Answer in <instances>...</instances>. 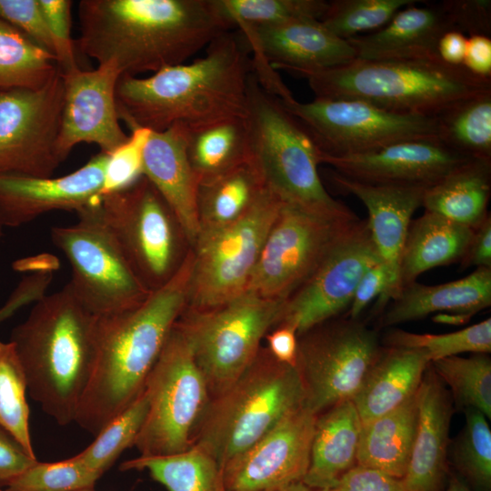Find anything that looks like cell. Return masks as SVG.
Segmentation results:
<instances>
[{
  "label": "cell",
  "instance_id": "6da1fadb",
  "mask_svg": "<svg viewBox=\"0 0 491 491\" xmlns=\"http://www.w3.org/2000/svg\"><path fill=\"white\" fill-rule=\"evenodd\" d=\"M79 50L121 75L181 65L233 26L216 0H82Z\"/></svg>",
  "mask_w": 491,
  "mask_h": 491
},
{
  "label": "cell",
  "instance_id": "7a4b0ae2",
  "mask_svg": "<svg viewBox=\"0 0 491 491\" xmlns=\"http://www.w3.org/2000/svg\"><path fill=\"white\" fill-rule=\"evenodd\" d=\"M193 265L189 249L175 275L137 306L97 316L92 376L75 421L96 436L144 391L166 339L185 309Z\"/></svg>",
  "mask_w": 491,
  "mask_h": 491
},
{
  "label": "cell",
  "instance_id": "3957f363",
  "mask_svg": "<svg viewBox=\"0 0 491 491\" xmlns=\"http://www.w3.org/2000/svg\"><path fill=\"white\" fill-rule=\"evenodd\" d=\"M238 33V32H237ZM249 51L239 33L221 35L204 56L146 77L121 75L115 89L119 119L133 131L161 132L247 115Z\"/></svg>",
  "mask_w": 491,
  "mask_h": 491
},
{
  "label": "cell",
  "instance_id": "277c9868",
  "mask_svg": "<svg viewBox=\"0 0 491 491\" xmlns=\"http://www.w3.org/2000/svg\"><path fill=\"white\" fill-rule=\"evenodd\" d=\"M97 316L67 283L34 303L10 336L24 368L29 396L58 425L75 421L96 355Z\"/></svg>",
  "mask_w": 491,
  "mask_h": 491
},
{
  "label": "cell",
  "instance_id": "5b68a950",
  "mask_svg": "<svg viewBox=\"0 0 491 491\" xmlns=\"http://www.w3.org/2000/svg\"><path fill=\"white\" fill-rule=\"evenodd\" d=\"M295 75L306 79L317 98L359 100L392 112L427 116L491 91V78L440 58H356L343 65Z\"/></svg>",
  "mask_w": 491,
  "mask_h": 491
},
{
  "label": "cell",
  "instance_id": "8992f818",
  "mask_svg": "<svg viewBox=\"0 0 491 491\" xmlns=\"http://www.w3.org/2000/svg\"><path fill=\"white\" fill-rule=\"evenodd\" d=\"M304 405L305 390L297 367L278 362L266 347H261L248 368L210 399L192 446L209 454L222 469Z\"/></svg>",
  "mask_w": 491,
  "mask_h": 491
},
{
  "label": "cell",
  "instance_id": "52a82bcc",
  "mask_svg": "<svg viewBox=\"0 0 491 491\" xmlns=\"http://www.w3.org/2000/svg\"><path fill=\"white\" fill-rule=\"evenodd\" d=\"M247 119L251 155L268 189L285 203L316 213L355 215L326 190L318 174L320 149L312 135L253 73L248 79Z\"/></svg>",
  "mask_w": 491,
  "mask_h": 491
},
{
  "label": "cell",
  "instance_id": "ba28073f",
  "mask_svg": "<svg viewBox=\"0 0 491 491\" xmlns=\"http://www.w3.org/2000/svg\"><path fill=\"white\" fill-rule=\"evenodd\" d=\"M285 303L246 291L215 308L185 307L177 323L211 398L227 389L253 363L262 339L279 323Z\"/></svg>",
  "mask_w": 491,
  "mask_h": 491
},
{
  "label": "cell",
  "instance_id": "9c48e42d",
  "mask_svg": "<svg viewBox=\"0 0 491 491\" xmlns=\"http://www.w3.org/2000/svg\"><path fill=\"white\" fill-rule=\"evenodd\" d=\"M144 390L148 412L135 443L140 456H169L191 448L194 434L211 395L177 322Z\"/></svg>",
  "mask_w": 491,
  "mask_h": 491
},
{
  "label": "cell",
  "instance_id": "30bf717a",
  "mask_svg": "<svg viewBox=\"0 0 491 491\" xmlns=\"http://www.w3.org/2000/svg\"><path fill=\"white\" fill-rule=\"evenodd\" d=\"M76 214L75 224L51 229L53 244L70 264L68 284L75 297L97 316L140 305L152 291L136 276L105 223L98 199Z\"/></svg>",
  "mask_w": 491,
  "mask_h": 491
},
{
  "label": "cell",
  "instance_id": "8fae6325",
  "mask_svg": "<svg viewBox=\"0 0 491 491\" xmlns=\"http://www.w3.org/2000/svg\"><path fill=\"white\" fill-rule=\"evenodd\" d=\"M103 219L142 283L165 285L190 249L173 211L144 175L98 198Z\"/></svg>",
  "mask_w": 491,
  "mask_h": 491
},
{
  "label": "cell",
  "instance_id": "7c38bea8",
  "mask_svg": "<svg viewBox=\"0 0 491 491\" xmlns=\"http://www.w3.org/2000/svg\"><path fill=\"white\" fill-rule=\"evenodd\" d=\"M282 204L283 201L267 189L239 220L199 233L191 248L193 265L186 308H215L246 291Z\"/></svg>",
  "mask_w": 491,
  "mask_h": 491
},
{
  "label": "cell",
  "instance_id": "4fadbf2b",
  "mask_svg": "<svg viewBox=\"0 0 491 491\" xmlns=\"http://www.w3.org/2000/svg\"><path fill=\"white\" fill-rule=\"evenodd\" d=\"M359 220L356 215L330 216L283 202L246 291L286 300Z\"/></svg>",
  "mask_w": 491,
  "mask_h": 491
},
{
  "label": "cell",
  "instance_id": "5bb4252c",
  "mask_svg": "<svg viewBox=\"0 0 491 491\" xmlns=\"http://www.w3.org/2000/svg\"><path fill=\"white\" fill-rule=\"evenodd\" d=\"M382 346L375 330L349 317L330 319L299 336L296 367L305 406L318 415L352 400Z\"/></svg>",
  "mask_w": 491,
  "mask_h": 491
},
{
  "label": "cell",
  "instance_id": "9a60e30c",
  "mask_svg": "<svg viewBox=\"0 0 491 491\" xmlns=\"http://www.w3.org/2000/svg\"><path fill=\"white\" fill-rule=\"evenodd\" d=\"M282 101V100H281ZM309 131L320 151L333 156L371 152L404 140L437 137L436 116L392 112L351 99L282 101Z\"/></svg>",
  "mask_w": 491,
  "mask_h": 491
},
{
  "label": "cell",
  "instance_id": "2e32d148",
  "mask_svg": "<svg viewBox=\"0 0 491 491\" xmlns=\"http://www.w3.org/2000/svg\"><path fill=\"white\" fill-rule=\"evenodd\" d=\"M63 98L60 70L39 89H0V172L53 176Z\"/></svg>",
  "mask_w": 491,
  "mask_h": 491
},
{
  "label": "cell",
  "instance_id": "e0dca14e",
  "mask_svg": "<svg viewBox=\"0 0 491 491\" xmlns=\"http://www.w3.org/2000/svg\"><path fill=\"white\" fill-rule=\"evenodd\" d=\"M379 262L367 221L359 220L286 300L278 324L293 326L299 336L340 316L348 310L365 272Z\"/></svg>",
  "mask_w": 491,
  "mask_h": 491
},
{
  "label": "cell",
  "instance_id": "ac0fdd59",
  "mask_svg": "<svg viewBox=\"0 0 491 491\" xmlns=\"http://www.w3.org/2000/svg\"><path fill=\"white\" fill-rule=\"evenodd\" d=\"M61 72V71H60ZM64 98L56 151L63 162L81 144H95L111 155L129 135L120 125L115 89L121 72L113 62L95 69L61 72Z\"/></svg>",
  "mask_w": 491,
  "mask_h": 491
},
{
  "label": "cell",
  "instance_id": "d6986e66",
  "mask_svg": "<svg viewBox=\"0 0 491 491\" xmlns=\"http://www.w3.org/2000/svg\"><path fill=\"white\" fill-rule=\"evenodd\" d=\"M316 416L305 405L222 467L228 491H270L303 481Z\"/></svg>",
  "mask_w": 491,
  "mask_h": 491
},
{
  "label": "cell",
  "instance_id": "ffe728a7",
  "mask_svg": "<svg viewBox=\"0 0 491 491\" xmlns=\"http://www.w3.org/2000/svg\"><path fill=\"white\" fill-rule=\"evenodd\" d=\"M235 27L253 55V72L259 79L272 77L277 69L295 75L343 65L356 58L353 46L319 20Z\"/></svg>",
  "mask_w": 491,
  "mask_h": 491
},
{
  "label": "cell",
  "instance_id": "44dd1931",
  "mask_svg": "<svg viewBox=\"0 0 491 491\" xmlns=\"http://www.w3.org/2000/svg\"><path fill=\"white\" fill-rule=\"evenodd\" d=\"M108 160L99 152L59 177L0 172V225L17 227L52 211L76 213L91 205L104 192Z\"/></svg>",
  "mask_w": 491,
  "mask_h": 491
},
{
  "label": "cell",
  "instance_id": "7402d4cb",
  "mask_svg": "<svg viewBox=\"0 0 491 491\" xmlns=\"http://www.w3.org/2000/svg\"><path fill=\"white\" fill-rule=\"evenodd\" d=\"M471 158L438 137L404 140L357 155L333 156L320 151V164L349 178L371 184L430 186Z\"/></svg>",
  "mask_w": 491,
  "mask_h": 491
},
{
  "label": "cell",
  "instance_id": "603a6c76",
  "mask_svg": "<svg viewBox=\"0 0 491 491\" xmlns=\"http://www.w3.org/2000/svg\"><path fill=\"white\" fill-rule=\"evenodd\" d=\"M331 180L338 188L357 197L366 207L372 240L389 276L386 296L375 305L374 313L381 314L402 290L399 281L402 249L412 216L422 206L427 187L366 183L335 171Z\"/></svg>",
  "mask_w": 491,
  "mask_h": 491
},
{
  "label": "cell",
  "instance_id": "cb8c5ba5",
  "mask_svg": "<svg viewBox=\"0 0 491 491\" xmlns=\"http://www.w3.org/2000/svg\"><path fill=\"white\" fill-rule=\"evenodd\" d=\"M418 417L405 476L406 491H444L453 400L429 364L416 393Z\"/></svg>",
  "mask_w": 491,
  "mask_h": 491
},
{
  "label": "cell",
  "instance_id": "d4e9b609",
  "mask_svg": "<svg viewBox=\"0 0 491 491\" xmlns=\"http://www.w3.org/2000/svg\"><path fill=\"white\" fill-rule=\"evenodd\" d=\"M142 173L173 211L192 248L199 234V183L186 155L185 125L149 132L142 149Z\"/></svg>",
  "mask_w": 491,
  "mask_h": 491
},
{
  "label": "cell",
  "instance_id": "484cf974",
  "mask_svg": "<svg viewBox=\"0 0 491 491\" xmlns=\"http://www.w3.org/2000/svg\"><path fill=\"white\" fill-rule=\"evenodd\" d=\"M450 30L455 28L444 1H426L401 8L383 27L346 41L361 60L435 59L440 37Z\"/></svg>",
  "mask_w": 491,
  "mask_h": 491
},
{
  "label": "cell",
  "instance_id": "4316f807",
  "mask_svg": "<svg viewBox=\"0 0 491 491\" xmlns=\"http://www.w3.org/2000/svg\"><path fill=\"white\" fill-rule=\"evenodd\" d=\"M491 305V268H476L462 278L428 286L414 282L381 313L383 327L423 319L432 314L457 313L473 316Z\"/></svg>",
  "mask_w": 491,
  "mask_h": 491
},
{
  "label": "cell",
  "instance_id": "83f0119b",
  "mask_svg": "<svg viewBox=\"0 0 491 491\" xmlns=\"http://www.w3.org/2000/svg\"><path fill=\"white\" fill-rule=\"evenodd\" d=\"M429 364L422 350L383 346L352 399L362 424L398 407L412 397Z\"/></svg>",
  "mask_w": 491,
  "mask_h": 491
},
{
  "label": "cell",
  "instance_id": "f1b7e54d",
  "mask_svg": "<svg viewBox=\"0 0 491 491\" xmlns=\"http://www.w3.org/2000/svg\"><path fill=\"white\" fill-rule=\"evenodd\" d=\"M362 422L351 399L341 401L316 416L310 462L303 482L329 490L356 466Z\"/></svg>",
  "mask_w": 491,
  "mask_h": 491
},
{
  "label": "cell",
  "instance_id": "f546056e",
  "mask_svg": "<svg viewBox=\"0 0 491 491\" xmlns=\"http://www.w3.org/2000/svg\"><path fill=\"white\" fill-rule=\"evenodd\" d=\"M472 235L473 229L432 212L412 219L400 257L401 287L430 269L461 262Z\"/></svg>",
  "mask_w": 491,
  "mask_h": 491
},
{
  "label": "cell",
  "instance_id": "4dcf8cb0",
  "mask_svg": "<svg viewBox=\"0 0 491 491\" xmlns=\"http://www.w3.org/2000/svg\"><path fill=\"white\" fill-rule=\"evenodd\" d=\"M490 195L491 159L471 158L428 186L422 206L475 229L489 215Z\"/></svg>",
  "mask_w": 491,
  "mask_h": 491
},
{
  "label": "cell",
  "instance_id": "1f68e13d",
  "mask_svg": "<svg viewBox=\"0 0 491 491\" xmlns=\"http://www.w3.org/2000/svg\"><path fill=\"white\" fill-rule=\"evenodd\" d=\"M416 393L398 407L362 424L357 466L397 478L405 476L417 426Z\"/></svg>",
  "mask_w": 491,
  "mask_h": 491
},
{
  "label": "cell",
  "instance_id": "d6a6232c",
  "mask_svg": "<svg viewBox=\"0 0 491 491\" xmlns=\"http://www.w3.org/2000/svg\"><path fill=\"white\" fill-rule=\"evenodd\" d=\"M185 150L199 185L229 171L251 157L247 115L185 126Z\"/></svg>",
  "mask_w": 491,
  "mask_h": 491
},
{
  "label": "cell",
  "instance_id": "836d02e7",
  "mask_svg": "<svg viewBox=\"0 0 491 491\" xmlns=\"http://www.w3.org/2000/svg\"><path fill=\"white\" fill-rule=\"evenodd\" d=\"M267 189L252 155L219 176L200 184L197 191L199 233L239 220Z\"/></svg>",
  "mask_w": 491,
  "mask_h": 491
},
{
  "label": "cell",
  "instance_id": "e575fe53",
  "mask_svg": "<svg viewBox=\"0 0 491 491\" xmlns=\"http://www.w3.org/2000/svg\"><path fill=\"white\" fill-rule=\"evenodd\" d=\"M119 469L146 471L167 491H228L218 463L196 446L169 456H139L123 462Z\"/></svg>",
  "mask_w": 491,
  "mask_h": 491
},
{
  "label": "cell",
  "instance_id": "d590c367",
  "mask_svg": "<svg viewBox=\"0 0 491 491\" xmlns=\"http://www.w3.org/2000/svg\"><path fill=\"white\" fill-rule=\"evenodd\" d=\"M436 117L446 145L468 158L491 159V91L457 101Z\"/></svg>",
  "mask_w": 491,
  "mask_h": 491
},
{
  "label": "cell",
  "instance_id": "8d00e7d4",
  "mask_svg": "<svg viewBox=\"0 0 491 491\" xmlns=\"http://www.w3.org/2000/svg\"><path fill=\"white\" fill-rule=\"evenodd\" d=\"M58 72L52 54L0 18V89H39Z\"/></svg>",
  "mask_w": 491,
  "mask_h": 491
},
{
  "label": "cell",
  "instance_id": "74e56055",
  "mask_svg": "<svg viewBox=\"0 0 491 491\" xmlns=\"http://www.w3.org/2000/svg\"><path fill=\"white\" fill-rule=\"evenodd\" d=\"M448 389L456 408L475 409L491 418V358L489 354L454 356L430 363Z\"/></svg>",
  "mask_w": 491,
  "mask_h": 491
},
{
  "label": "cell",
  "instance_id": "f35d334b",
  "mask_svg": "<svg viewBox=\"0 0 491 491\" xmlns=\"http://www.w3.org/2000/svg\"><path fill=\"white\" fill-rule=\"evenodd\" d=\"M27 380L13 344L0 341V426L32 456Z\"/></svg>",
  "mask_w": 491,
  "mask_h": 491
},
{
  "label": "cell",
  "instance_id": "ab89813d",
  "mask_svg": "<svg viewBox=\"0 0 491 491\" xmlns=\"http://www.w3.org/2000/svg\"><path fill=\"white\" fill-rule=\"evenodd\" d=\"M148 412L145 390L113 417L95 440L76 456L90 469L103 475L128 447L135 446Z\"/></svg>",
  "mask_w": 491,
  "mask_h": 491
},
{
  "label": "cell",
  "instance_id": "60d3db41",
  "mask_svg": "<svg viewBox=\"0 0 491 491\" xmlns=\"http://www.w3.org/2000/svg\"><path fill=\"white\" fill-rule=\"evenodd\" d=\"M386 346L422 350L430 363L464 353L490 354L491 318L446 334H417L395 328L383 339Z\"/></svg>",
  "mask_w": 491,
  "mask_h": 491
},
{
  "label": "cell",
  "instance_id": "b9f144b4",
  "mask_svg": "<svg viewBox=\"0 0 491 491\" xmlns=\"http://www.w3.org/2000/svg\"><path fill=\"white\" fill-rule=\"evenodd\" d=\"M465 425L449 446L453 462L461 475L478 491L491 489V430L487 417L466 409Z\"/></svg>",
  "mask_w": 491,
  "mask_h": 491
},
{
  "label": "cell",
  "instance_id": "7bdbcfd3",
  "mask_svg": "<svg viewBox=\"0 0 491 491\" xmlns=\"http://www.w3.org/2000/svg\"><path fill=\"white\" fill-rule=\"evenodd\" d=\"M424 0H333L320 19L332 34L347 40L383 27L401 8Z\"/></svg>",
  "mask_w": 491,
  "mask_h": 491
},
{
  "label": "cell",
  "instance_id": "ee69618b",
  "mask_svg": "<svg viewBox=\"0 0 491 491\" xmlns=\"http://www.w3.org/2000/svg\"><path fill=\"white\" fill-rule=\"evenodd\" d=\"M233 27L239 24L272 25L297 20H319L328 2L324 0H216Z\"/></svg>",
  "mask_w": 491,
  "mask_h": 491
},
{
  "label": "cell",
  "instance_id": "f6af8a7d",
  "mask_svg": "<svg viewBox=\"0 0 491 491\" xmlns=\"http://www.w3.org/2000/svg\"><path fill=\"white\" fill-rule=\"evenodd\" d=\"M102 476L87 467L76 456L65 460L36 462L15 479L5 491H80L94 489Z\"/></svg>",
  "mask_w": 491,
  "mask_h": 491
},
{
  "label": "cell",
  "instance_id": "bcb514c9",
  "mask_svg": "<svg viewBox=\"0 0 491 491\" xmlns=\"http://www.w3.org/2000/svg\"><path fill=\"white\" fill-rule=\"evenodd\" d=\"M149 132L147 129L131 131L128 140L109 155L103 194L125 188L143 175L142 149Z\"/></svg>",
  "mask_w": 491,
  "mask_h": 491
},
{
  "label": "cell",
  "instance_id": "7dc6e473",
  "mask_svg": "<svg viewBox=\"0 0 491 491\" xmlns=\"http://www.w3.org/2000/svg\"><path fill=\"white\" fill-rule=\"evenodd\" d=\"M54 46L59 70L65 72L77 65L71 36V6L69 0H38Z\"/></svg>",
  "mask_w": 491,
  "mask_h": 491
},
{
  "label": "cell",
  "instance_id": "c3c4849f",
  "mask_svg": "<svg viewBox=\"0 0 491 491\" xmlns=\"http://www.w3.org/2000/svg\"><path fill=\"white\" fill-rule=\"evenodd\" d=\"M0 18L55 56L53 42L38 0H0Z\"/></svg>",
  "mask_w": 491,
  "mask_h": 491
},
{
  "label": "cell",
  "instance_id": "681fc988",
  "mask_svg": "<svg viewBox=\"0 0 491 491\" xmlns=\"http://www.w3.org/2000/svg\"><path fill=\"white\" fill-rule=\"evenodd\" d=\"M455 30L491 37L490 0H443Z\"/></svg>",
  "mask_w": 491,
  "mask_h": 491
},
{
  "label": "cell",
  "instance_id": "f907efd6",
  "mask_svg": "<svg viewBox=\"0 0 491 491\" xmlns=\"http://www.w3.org/2000/svg\"><path fill=\"white\" fill-rule=\"evenodd\" d=\"M328 491H406L401 478L383 471L355 466Z\"/></svg>",
  "mask_w": 491,
  "mask_h": 491
},
{
  "label": "cell",
  "instance_id": "816d5d0a",
  "mask_svg": "<svg viewBox=\"0 0 491 491\" xmlns=\"http://www.w3.org/2000/svg\"><path fill=\"white\" fill-rule=\"evenodd\" d=\"M389 287V276L382 262L369 267L361 277L347 310V317L359 319L366 308L376 299L380 302Z\"/></svg>",
  "mask_w": 491,
  "mask_h": 491
},
{
  "label": "cell",
  "instance_id": "f5cc1de1",
  "mask_svg": "<svg viewBox=\"0 0 491 491\" xmlns=\"http://www.w3.org/2000/svg\"><path fill=\"white\" fill-rule=\"evenodd\" d=\"M52 279L53 274L49 271H35L24 276L0 307V324L22 307L34 304L44 296Z\"/></svg>",
  "mask_w": 491,
  "mask_h": 491
},
{
  "label": "cell",
  "instance_id": "db71d44e",
  "mask_svg": "<svg viewBox=\"0 0 491 491\" xmlns=\"http://www.w3.org/2000/svg\"><path fill=\"white\" fill-rule=\"evenodd\" d=\"M37 462L0 426V487L7 486L14 479Z\"/></svg>",
  "mask_w": 491,
  "mask_h": 491
},
{
  "label": "cell",
  "instance_id": "11a10c76",
  "mask_svg": "<svg viewBox=\"0 0 491 491\" xmlns=\"http://www.w3.org/2000/svg\"><path fill=\"white\" fill-rule=\"evenodd\" d=\"M266 349L278 362L296 366L298 356V334L288 324H278L266 336Z\"/></svg>",
  "mask_w": 491,
  "mask_h": 491
},
{
  "label": "cell",
  "instance_id": "9f6ffc18",
  "mask_svg": "<svg viewBox=\"0 0 491 491\" xmlns=\"http://www.w3.org/2000/svg\"><path fill=\"white\" fill-rule=\"evenodd\" d=\"M464 267L491 268L490 214L475 229L466 252L461 261Z\"/></svg>",
  "mask_w": 491,
  "mask_h": 491
},
{
  "label": "cell",
  "instance_id": "6f0895ef",
  "mask_svg": "<svg viewBox=\"0 0 491 491\" xmlns=\"http://www.w3.org/2000/svg\"><path fill=\"white\" fill-rule=\"evenodd\" d=\"M463 66L476 75L491 78V37L467 36Z\"/></svg>",
  "mask_w": 491,
  "mask_h": 491
},
{
  "label": "cell",
  "instance_id": "680465c9",
  "mask_svg": "<svg viewBox=\"0 0 491 491\" xmlns=\"http://www.w3.org/2000/svg\"><path fill=\"white\" fill-rule=\"evenodd\" d=\"M467 44V36L456 30L446 32L437 43V55L446 64L463 66Z\"/></svg>",
  "mask_w": 491,
  "mask_h": 491
},
{
  "label": "cell",
  "instance_id": "91938a15",
  "mask_svg": "<svg viewBox=\"0 0 491 491\" xmlns=\"http://www.w3.org/2000/svg\"><path fill=\"white\" fill-rule=\"evenodd\" d=\"M470 316L457 313H440L434 316L433 320L440 324L463 325L469 321Z\"/></svg>",
  "mask_w": 491,
  "mask_h": 491
},
{
  "label": "cell",
  "instance_id": "94428289",
  "mask_svg": "<svg viewBox=\"0 0 491 491\" xmlns=\"http://www.w3.org/2000/svg\"><path fill=\"white\" fill-rule=\"evenodd\" d=\"M445 491H472L464 480L458 476H450Z\"/></svg>",
  "mask_w": 491,
  "mask_h": 491
},
{
  "label": "cell",
  "instance_id": "6125c7cd",
  "mask_svg": "<svg viewBox=\"0 0 491 491\" xmlns=\"http://www.w3.org/2000/svg\"><path fill=\"white\" fill-rule=\"evenodd\" d=\"M270 491H328L325 489H317L306 485L303 481L293 483L286 486L276 488Z\"/></svg>",
  "mask_w": 491,
  "mask_h": 491
},
{
  "label": "cell",
  "instance_id": "be15d7a7",
  "mask_svg": "<svg viewBox=\"0 0 491 491\" xmlns=\"http://www.w3.org/2000/svg\"><path fill=\"white\" fill-rule=\"evenodd\" d=\"M3 229H4V227L0 225V240L3 237V235H4Z\"/></svg>",
  "mask_w": 491,
  "mask_h": 491
},
{
  "label": "cell",
  "instance_id": "e7e4bbea",
  "mask_svg": "<svg viewBox=\"0 0 491 491\" xmlns=\"http://www.w3.org/2000/svg\"><path fill=\"white\" fill-rule=\"evenodd\" d=\"M80 491H95L94 489H85V490H80Z\"/></svg>",
  "mask_w": 491,
  "mask_h": 491
},
{
  "label": "cell",
  "instance_id": "03108f58",
  "mask_svg": "<svg viewBox=\"0 0 491 491\" xmlns=\"http://www.w3.org/2000/svg\"><path fill=\"white\" fill-rule=\"evenodd\" d=\"M0 491H5V489H3L2 487H0Z\"/></svg>",
  "mask_w": 491,
  "mask_h": 491
}]
</instances>
